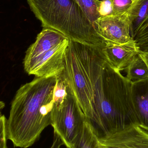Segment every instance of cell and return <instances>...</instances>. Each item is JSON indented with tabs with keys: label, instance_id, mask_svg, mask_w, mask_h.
Instances as JSON below:
<instances>
[{
	"label": "cell",
	"instance_id": "obj_1",
	"mask_svg": "<svg viewBox=\"0 0 148 148\" xmlns=\"http://www.w3.org/2000/svg\"><path fill=\"white\" fill-rule=\"evenodd\" d=\"M56 81V75L35 77L17 90L7 119L8 139L15 147H31L51 125Z\"/></svg>",
	"mask_w": 148,
	"mask_h": 148
},
{
	"label": "cell",
	"instance_id": "obj_2",
	"mask_svg": "<svg viewBox=\"0 0 148 148\" xmlns=\"http://www.w3.org/2000/svg\"><path fill=\"white\" fill-rule=\"evenodd\" d=\"M131 86L126 77L107 62L94 90L91 116L88 120L98 140L138 126Z\"/></svg>",
	"mask_w": 148,
	"mask_h": 148
},
{
	"label": "cell",
	"instance_id": "obj_3",
	"mask_svg": "<svg viewBox=\"0 0 148 148\" xmlns=\"http://www.w3.org/2000/svg\"><path fill=\"white\" fill-rule=\"evenodd\" d=\"M107 60L102 48L70 40L58 76L70 88L88 120L91 116L94 90Z\"/></svg>",
	"mask_w": 148,
	"mask_h": 148
},
{
	"label": "cell",
	"instance_id": "obj_4",
	"mask_svg": "<svg viewBox=\"0 0 148 148\" xmlns=\"http://www.w3.org/2000/svg\"><path fill=\"white\" fill-rule=\"evenodd\" d=\"M43 27L55 29L71 40L103 48L105 42L75 0H27Z\"/></svg>",
	"mask_w": 148,
	"mask_h": 148
},
{
	"label": "cell",
	"instance_id": "obj_5",
	"mask_svg": "<svg viewBox=\"0 0 148 148\" xmlns=\"http://www.w3.org/2000/svg\"><path fill=\"white\" fill-rule=\"evenodd\" d=\"M70 39L55 29L43 27L26 51L24 69L35 77L56 75L63 69V59Z\"/></svg>",
	"mask_w": 148,
	"mask_h": 148
},
{
	"label": "cell",
	"instance_id": "obj_6",
	"mask_svg": "<svg viewBox=\"0 0 148 148\" xmlns=\"http://www.w3.org/2000/svg\"><path fill=\"white\" fill-rule=\"evenodd\" d=\"M87 118L75 97L67 86L62 103L54 105L51 125L67 148H77L84 131Z\"/></svg>",
	"mask_w": 148,
	"mask_h": 148
},
{
	"label": "cell",
	"instance_id": "obj_7",
	"mask_svg": "<svg viewBox=\"0 0 148 148\" xmlns=\"http://www.w3.org/2000/svg\"><path fill=\"white\" fill-rule=\"evenodd\" d=\"M93 25L97 34L105 43L121 45L133 40L127 13L101 16L93 23Z\"/></svg>",
	"mask_w": 148,
	"mask_h": 148
},
{
	"label": "cell",
	"instance_id": "obj_8",
	"mask_svg": "<svg viewBox=\"0 0 148 148\" xmlns=\"http://www.w3.org/2000/svg\"><path fill=\"white\" fill-rule=\"evenodd\" d=\"M98 140L106 148H148V133L138 126Z\"/></svg>",
	"mask_w": 148,
	"mask_h": 148
},
{
	"label": "cell",
	"instance_id": "obj_9",
	"mask_svg": "<svg viewBox=\"0 0 148 148\" xmlns=\"http://www.w3.org/2000/svg\"><path fill=\"white\" fill-rule=\"evenodd\" d=\"M102 51L110 66L119 71L126 69L139 53L133 39L121 45L106 43Z\"/></svg>",
	"mask_w": 148,
	"mask_h": 148
},
{
	"label": "cell",
	"instance_id": "obj_10",
	"mask_svg": "<svg viewBox=\"0 0 148 148\" xmlns=\"http://www.w3.org/2000/svg\"><path fill=\"white\" fill-rule=\"evenodd\" d=\"M131 97L138 126L148 132V78L132 83Z\"/></svg>",
	"mask_w": 148,
	"mask_h": 148
},
{
	"label": "cell",
	"instance_id": "obj_11",
	"mask_svg": "<svg viewBox=\"0 0 148 148\" xmlns=\"http://www.w3.org/2000/svg\"><path fill=\"white\" fill-rule=\"evenodd\" d=\"M132 38L148 20V0H136L127 12Z\"/></svg>",
	"mask_w": 148,
	"mask_h": 148
},
{
	"label": "cell",
	"instance_id": "obj_12",
	"mask_svg": "<svg viewBox=\"0 0 148 148\" xmlns=\"http://www.w3.org/2000/svg\"><path fill=\"white\" fill-rule=\"evenodd\" d=\"M126 70V77L131 83L148 78L147 66L139 53L136 56Z\"/></svg>",
	"mask_w": 148,
	"mask_h": 148
},
{
	"label": "cell",
	"instance_id": "obj_13",
	"mask_svg": "<svg viewBox=\"0 0 148 148\" xmlns=\"http://www.w3.org/2000/svg\"><path fill=\"white\" fill-rule=\"evenodd\" d=\"M85 13L88 19L93 23L101 16V8L102 3L97 0H75Z\"/></svg>",
	"mask_w": 148,
	"mask_h": 148
},
{
	"label": "cell",
	"instance_id": "obj_14",
	"mask_svg": "<svg viewBox=\"0 0 148 148\" xmlns=\"http://www.w3.org/2000/svg\"><path fill=\"white\" fill-rule=\"evenodd\" d=\"M77 148H101L98 138L92 130L87 119L82 140Z\"/></svg>",
	"mask_w": 148,
	"mask_h": 148
},
{
	"label": "cell",
	"instance_id": "obj_15",
	"mask_svg": "<svg viewBox=\"0 0 148 148\" xmlns=\"http://www.w3.org/2000/svg\"><path fill=\"white\" fill-rule=\"evenodd\" d=\"M133 39L139 52H148V20L138 29Z\"/></svg>",
	"mask_w": 148,
	"mask_h": 148
},
{
	"label": "cell",
	"instance_id": "obj_16",
	"mask_svg": "<svg viewBox=\"0 0 148 148\" xmlns=\"http://www.w3.org/2000/svg\"><path fill=\"white\" fill-rule=\"evenodd\" d=\"M67 86L65 82L57 76V81L53 93L54 105H59L63 102L67 95Z\"/></svg>",
	"mask_w": 148,
	"mask_h": 148
},
{
	"label": "cell",
	"instance_id": "obj_17",
	"mask_svg": "<svg viewBox=\"0 0 148 148\" xmlns=\"http://www.w3.org/2000/svg\"><path fill=\"white\" fill-rule=\"evenodd\" d=\"M111 4V14H121L127 13L133 5L132 0H109Z\"/></svg>",
	"mask_w": 148,
	"mask_h": 148
},
{
	"label": "cell",
	"instance_id": "obj_18",
	"mask_svg": "<svg viewBox=\"0 0 148 148\" xmlns=\"http://www.w3.org/2000/svg\"><path fill=\"white\" fill-rule=\"evenodd\" d=\"M7 119L4 115H0V148L7 147Z\"/></svg>",
	"mask_w": 148,
	"mask_h": 148
},
{
	"label": "cell",
	"instance_id": "obj_19",
	"mask_svg": "<svg viewBox=\"0 0 148 148\" xmlns=\"http://www.w3.org/2000/svg\"><path fill=\"white\" fill-rule=\"evenodd\" d=\"M63 142L59 136L54 134V140L53 144L50 148H61L62 145H64Z\"/></svg>",
	"mask_w": 148,
	"mask_h": 148
},
{
	"label": "cell",
	"instance_id": "obj_20",
	"mask_svg": "<svg viewBox=\"0 0 148 148\" xmlns=\"http://www.w3.org/2000/svg\"><path fill=\"white\" fill-rule=\"evenodd\" d=\"M139 53L146 63L148 69V52H139Z\"/></svg>",
	"mask_w": 148,
	"mask_h": 148
},
{
	"label": "cell",
	"instance_id": "obj_21",
	"mask_svg": "<svg viewBox=\"0 0 148 148\" xmlns=\"http://www.w3.org/2000/svg\"><path fill=\"white\" fill-rule=\"evenodd\" d=\"M5 106V103L3 102L0 101V115H1L2 110L4 108Z\"/></svg>",
	"mask_w": 148,
	"mask_h": 148
},
{
	"label": "cell",
	"instance_id": "obj_22",
	"mask_svg": "<svg viewBox=\"0 0 148 148\" xmlns=\"http://www.w3.org/2000/svg\"><path fill=\"white\" fill-rule=\"evenodd\" d=\"M98 1L100 2L101 3H103L104 2L106 1H108V0H97Z\"/></svg>",
	"mask_w": 148,
	"mask_h": 148
},
{
	"label": "cell",
	"instance_id": "obj_23",
	"mask_svg": "<svg viewBox=\"0 0 148 148\" xmlns=\"http://www.w3.org/2000/svg\"><path fill=\"white\" fill-rule=\"evenodd\" d=\"M101 148H105V147H103V146H101Z\"/></svg>",
	"mask_w": 148,
	"mask_h": 148
},
{
	"label": "cell",
	"instance_id": "obj_24",
	"mask_svg": "<svg viewBox=\"0 0 148 148\" xmlns=\"http://www.w3.org/2000/svg\"><path fill=\"white\" fill-rule=\"evenodd\" d=\"M132 1H136V0H132Z\"/></svg>",
	"mask_w": 148,
	"mask_h": 148
}]
</instances>
